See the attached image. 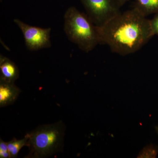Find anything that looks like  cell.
Instances as JSON below:
<instances>
[{"instance_id":"10","label":"cell","mask_w":158,"mask_h":158,"mask_svg":"<svg viewBox=\"0 0 158 158\" xmlns=\"http://www.w3.org/2000/svg\"><path fill=\"white\" fill-rule=\"evenodd\" d=\"M0 158H10L7 142L0 140Z\"/></svg>"},{"instance_id":"6","label":"cell","mask_w":158,"mask_h":158,"mask_svg":"<svg viewBox=\"0 0 158 158\" xmlns=\"http://www.w3.org/2000/svg\"><path fill=\"white\" fill-rule=\"evenodd\" d=\"M20 93V90L14 83L0 81V107H4L14 103Z\"/></svg>"},{"instance_id":"2","label":"cell","mask_w":158,"mask_h":158,"mask_svg":"<svg viewBox=\"0 0 158 158\" xmlns=\"http://www.w3.org/2000/svg\"><path fill=\"white\" fill-rule=\"evenodd\" d=\"M65 126L62 121L40 126L27 134L29 153L26 158H45L62 152Z\"/></svg>"},{"instance_id":"11","label":"cell","mask_w":158,"mask_h":158,"mask_svg":"<svg viewBox=\"0 0 158 158\" xmlns=\"http://www.w3.org/2000/svg\"><path fill=\"white\" fill-rule=\"evenodd\" d=\"M151 26L154 35H158V13L156 14L152 19L150 20Z\"/></svg>"},{"instance_id":"13","label":"cell","mask_w":158,"mask_h":158,"mask_svg":"<svg viewBox=\"0 0 158 158\" xmlns=\"http://www.w3.org/2000/svg\"><path fill=\"white\" fill-rule=\"evenodd\" d=\"M156 131L157 132L158 134V126L156 127Z\"/></svg>"},{"instance_id":"7","label":"cell","mask_w":158,"mask_h":158,"mask_svg":"<svg viewBox=\"0 0 158 158\" xmlns=\"http://www.w3.org/2000/svg\"><path fill=\"white\" fill-rule=\"evenodd\" d=\"M19 77V70L17 65L9 58L0 56V81L14 83Z\"/></svg>"},{"instance_id":"3","label":"cell","mask_w":158,"mask_h":158,"mask_svg":"<svg viewBox=\"0 0 158 158\" xmlns=\"http://www.w3.org/2000/svg\"><path fill=\"white\" fill-rule=\"evenodd\" d=\"M64 19L65 34L81 50L88 52L100 44L97 27L88 15L72 7L65 12Z\"/></svg>"},{"instance_id":"8","label":"cell","mask_w":158,"mask_h":158,"mask_svg":"<svg viewBox=\"0 0 158 158\" xmlns=\"http://www.w3.org/2000/svg\"><path fill=\"white\" fill-rule=\"evenodd\" d=\"M134 8L144 16L158 13V0H136Z\"/></svg>"},{"instance_id":"4","label":"cell","mask_w":158,"mask_h":158,"mask_svg":"<svg viewBox=\"0 0 158 158\" xmlns=\"http://www.w3.org/2000/svg\"><path fill=\"white\" fill-rule=\"evenodd\" d=\"M87 15L97 27H101L120 13L118 0H81Z\"/></svg>"},{"instance_id":"1","label":"cell","mask_w":158,"mask_h":158,"mask_svg":"<svg viewBox=\"0 0 158 158\" xmlns=\"http://www.w3.org/2000/svg\"><path fill=\"white\" fill-rule=\"evenodd\" d=\"M97 28L100 44L122 56L135 52L154 36L150 20L134 8L120 12Z\"/></svg>"},{"instance_id":"12","label":"cell","mask_w":158,"mask_h":158,"mask_svg":"<svg viewBox=\"0 0 158 158\" xmlns=\"http://www.w3.org/2000/svg\"><path fill=\"white\" fill-rule=\"evenodd\" d=\"M118 2H119V4H120V6H123V5L126 2H127L128 1V0H118Z\"/></svg>"},{"instance_id":"5","label":"cell","mask_w":158,"mask_h":158,"mask_svg":"<svg viewBox=\"0 0 158 158\" xmlns=\"http://www.w3.org/2000/svg\"><path fill=\"white\" fill-rule=\"evenodd\" d=\"M14 22L21 30L26 45L30 50L37 51L51 46V28L29 25L18 19H15Z\"/></svg>"},{"instance_id":"9","label":"cell","mask_w":158,"mask_h":158,"mask_svg":"<svg viewBox=\"0 0 158 158\" xmlns=\"http://www.w3.org/2000/svg\"><path fill=\"white\" fill-rule=\"evenodd\" d=\"M28 140V137L26 135L23 139L18 140L16 138H14L11 141L7 142L10 158L17 157L20 149L24 146H27Z\"/></svg>"}]
</instances>
